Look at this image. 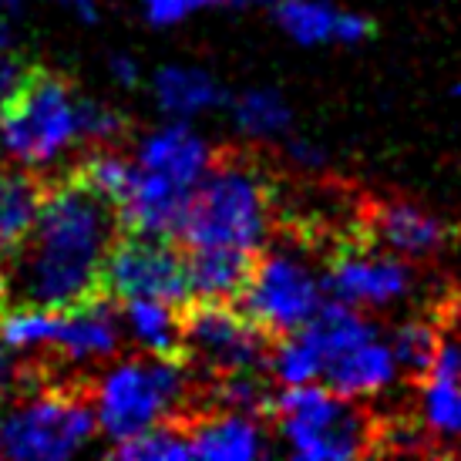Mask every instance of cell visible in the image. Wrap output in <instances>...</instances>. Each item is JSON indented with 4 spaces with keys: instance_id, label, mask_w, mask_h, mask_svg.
<instances>
[{
    "instance_id": "obj_11",
    "label": "cell",
    "mask_w": 461,
    "mask_h": 461,
    "mask_svg": "<svg viewBox=\"0 0 461 461\" xmlns=\"http://www.w3.org/2000/svg\"><path fill=\"white\" fill-rule=\"evenodd\" d=\"M367 230L387 253L401 259H431L455 243V226H448L431 209L411 199H384L371 205Z\"/></svg>"
},
{
    "instance_id": "obj_26",
    "label": "cell",
    "mask_w": 461,
    "mask_h": 461,
    "mask_svg": "<svg viewBox=\"0 0 461 461\" xmlns=\"http://www.w3.org/2000/svg\"><path fill=\"white\" fill-rule=\"evenodd\" d=\"M441 340V323L438 321H404L391 333V354H394L397 371L414 374V377H424L428 374V364L435 357V347Z\"/></svg>"
},
{
    "instance_id": "obj_27",
    "label": "cell",
    "mask_w": 461,
    "mask_h": 461,
    "mask_svg": "<svg viewBox=\"0 0 461 461\" xmlns=\"http://www.w3.org/2000/svg\"><path fill=\"white\" fill-rule=\"evenodd\" d=\"M424 428L435 438L461 441V381H431L421 377Z\"/></svg>"
},
{
    "instance_id": "obj_23",
    "label": "cell",
    "mask_w": 461,
    "mask_h": 461,
    "mask_svg": "<svg viewBox=\"0 0 461 461\" xmlns=\"http://www.w3.org/2000/svg\"><path fill=\"white\" fill-rule=\"evenodd\" d=\"M58 317H61V310L17 303V307L0 317V347H7L14 354L38 350V347L48 350L54 340V330H58Z\"/></svg>"
},
{
    "instance_id": "obj_17",
    "label": "cell",
    "mask_w": 461,
    "mask_h": 461,
    "mask_svg": "<svg viewBox=\"0 0 461 461\" xmlns=\"http://www.w3.org/2000/svg\"><path fill=\"white\" fill-rule=\"evenodd\" d=\"M152 98L166 118L193 122V118L212 112L219 104H226V91L203 68L166 65L152 75Z\"/></svg>"
},
{
    "instance_id": "obj_7",
    "label": "cell",
    "mask_w": 461,
    "mask_h": 461,
    "mask_svg": "<svg viewBox=\"0 0 461 461\" xmlns=\"http://www.w3.org/2000/svg\"><path fill=\"white\" fill-rule=\"evenodd\" d=\"M327 300L323 276L290 249H259L240 296L232 300L267 337H286L321 310Z\"/></svg>"
},
{
    "instance_id": "obj_5",
    "label": "cell",
    "mask_w": 461,
    "mask_h": 461,
    "mask_svg": "<svg viewBox=\"0 0 461 461\" xmlns=\"http://www.w3.org/2000/svg\"><path fill=\"white\" fill-rule=\"evenodd\" d=\"M273 418L276 435L300 461L357 458L371 441L364 411L317 381L280 387L273 394Z\"/></svg>"
},
{
    "instance_id": "obj_16",
    "label": "cell",
    "mask_w": 461,
    "mask_h": 461,
    "mask_svg": "<svg viewBox=\"0 0 461 461\" xmlns=\"http://www.w3.org/2000/svg\"><path fill=\"white\" fill-rule=\"evenodd\" d=\"M397 374L401 371L394 364V354H391L387 340H381V333H377L371 340H364V344L350 347L333 360H327L321 371V384L330 387L333 394L357 401V397L387 391L397 381Z\"/></svg>"
},
{
    "instance_id": "obj_6",
    "label": "cell",
    "mask_w": 461,
    "mask_h": 461,
    "mask_svg": "<svg viewBox=\"0 0 461 461\" xmlns=\"http://www.w3.org/2000/svg\"><path fill=\"white\" fill-rule=\"evenodd\" d=\"M98 431L91 397L77 391H34L0 421V455L14 461H65Z\"/></svg>"
},
{
    "instance_id": "obj_9",
    "label": "cell",
    "mask_w": 461,
    "mask_h": 461,
    "mask_svg": "<svg viewBox=\"0 0 461 461\" xmlns=\"http://www.w3.org/2000/svg\"><path fill=\"white\" fill-rule=\"evenodd\" d=\"M104 294L112 300H162L182 307L189 300L185 249L166 236L118 232L104 259Z\"/></svg>"
},
{
    "instance_id": "obj_21",
    "label": "cell",
    "mask_w": 461,
    "mask_h": 461,
    "mask_svg": "<svg viewBox=\"0 0 461 461\" xmlns=\"http://www.w3.org/2000/svg\"><path fill=\"white\" fill-rule=\"evenodd\" d=\"M226 104L236 129L249 139H286L294 129V108L276 88H249Z\"/></svg>"
},
{
    "instance_id": "obj_10",
    "label": "cell",
    "mask_w": 461,
    "mask_h": 461,
    "mask_svg": "<svg viewBox=\"0 0 461 461\" xmlns=\"http://www.w3.org/2000/svg\"><path fill=\"white\" fill-rule=\"evenodd\" d=\"M414 269L394 253H371L367 246H347L333 253L323 273V290L330 300H340L347 307H391L401 296L411 294Z\"/></svg>"
},
{
    "instance_id": "obj_25",
    "label": "cell",
    "mask_w": 461,
    "mask_h": 461,
    "mask_svg": "<svg viewBox=\"0 0 461 461\" xmlns=\"http://www.w3.org/2000/svg\"><path fill=\"white\" fill-rule=\"evenodd\" d=\"M273 387L259 371H232L219 374L216 384V404L222 411H240L249 418H273Z\"/></svg>"
},
{
    "instance_id": "obj_29",
    "label": "cell",
    "mask_w": 461,
    "mask_h": 461,
    "mask_svg": "<svg viewBox=\"0 0 461 461\" xmlns=\"http://www.w3.org/2000/svg\"><path fill=\"white\" fill-rule=\"evenodd\" d=\"M232 0H141V11L149 17V24L155 27H172L185 21L189 14L205 11V7H226Z\"/></svg>"
},
{
    "instance_id": "obj_32",
    "label": "cell",
    "mask_w": 461,
    "mask_h": 461,
    "mask_svg": "<svg viewBox=\"0 0 461 461\" xmlns=\"http://www.w3.org/2000/svg\"><path fill=\"white\" fill-rule=\"evenodd\" d=\"M108 75H112V81H115L118 88H139V81H141L139 58H131V54H125V51L108 54Z\"/></svg>"
},
{
    "instance_id": "obj_18",
    "label": "cell",
    "mask_w": 461,
    "mask_h": 461,
    "mask_svg": "<svg viewBox=\"0 0 461 461\" xmlns=\"http://www.w3.org/2000/svg\"><path fill=\"white\" fill-rule=\"evenodd\" d=\"M48 182L31 168H0V276L34 226Z\"/></svg>"
},
{
    "instance_id": "obj_31",
    "label": "cell",
    "mask_w": 461,
    "mask_h": 461,
    "mask_svg": "<svg viewBox=\"0 0 461 461\" xmlns=\"http://www.w3.org/2000/svg\"><path fill=\"white\" fill-rule=\"evenodd\" d=\"M283 152H286V158L296 168H303V172H321V168H327V152L310 139H286Z\"/></svg>"
},
{
    "instance_id": "obj_35",
    "label": "cell",
    "mask_w": 461,
    "mask_h": 461,
    "mask_svg": "<svg viewBox=\"0 0 461 461\" xmlns=\"http://www.w3.org/2000/svg\"><path fill=\"white\" fill-rule=\"evenodd\" d=\"M24 11V0H0V17H17V14Z\"/></svg>"
},
{
    "instance_id": "obj_22",
    "label": "cell",
    "mask_w": 461,
    "mask_h": 461,
    "mask_svg": "<svg viewBox=\"0 0 461 461\" xmlns=\"http://www.w3.org/2000/svg\"><path fill=\"white\" fill-rule=\"evenodd\" d=\"M71 176L81 179L91 193H98L104 203H112L118 209V203L125 199L131 179H135V162H131L129 155L115 152L112 145H102V149H95V152L85 155V158L71 168Z\"/></svg>"
},
{
    "instance_id": "obj_3",
    "label": "cell",
    "mask_w": 461,
    "mask_h": 461,
    "mask_svg": "<svg viewBox=\"0 0 461 461\" xmlns=\"http://www.w3.org/2000/svg\"><path fill=\"white\" fill-rule=\"evenodd\" d=\"M189 397V360L141 354L115 364L95 387V418L112 445L168 421Z\"/></svg>"
},
{
    "instance_id": "obj_8",
    "label": "cell",
    "mask_w": 461,
    "mask_h": 461,
    "mask_svg": "<svg viewBox=\"0 0 461 461\" xmlns=\"http://www.w3.org/2000/svg\"><path fill=\"white\" fill-rule=\"evenodd\" d=\"M182 354L212 374L267 371L273 337L259 330L232 300H185L179 307Z\"/></svg>"
},
{
    "instance_id": "obj_12",
    "label": "cell",
    "mask_w": 461,
    "mask_h": 461,
    "mask_svg": "<svg viewBox=\"0 0 461 461\" xmlns=\"http://www.w3.org/2000/svg\"><path fill=\"white\" fill-rule=\"evenodd\" d=\"M212 158H216V149L189 122H168L139 141L131 162H135V168H145V172H155L162 179L195 189V182L212 166Z\"/></svg>"
},
{
    "instance_id": "obj_4",
    "label": "cell",
    "mask_w": 461,
    "mask_h": 461,
    "mask_svg": "<svg viewBox=\"0 0 461 461\" xmlns=\"http://www.w3.org/2000/svg\"><path fill=\"white\" fill-rule=\"evenodd\" d=\"M81 145L77 88L58 71L31 68L21 95L0 115V152L14 166L44 172Z\"/></svg>"
},
{
    "instance_id": "obj_15",
    "label": "cell",
    "mask_w": 461,
    "mask_h": 461,
    "mask_svg": "<svg viewBox=\"0 0 461 461\" xmlns=\"http://www.w3.org/2000/svg\"><path fill=\"white\" fill-rule=\"evenodd\" d=\"M193 458L203 461H257L269 451L259 418L240 411H212L185 428Z\"/></svg>"
},
{
    "instance_id": "obj_37",
    "label": "cell",
    "mask_w": 461,
    "mask_h": 461,
    "mask_svg": "<svg viewBox=\"0 0 461 461\" xmlns=\"http://www.w3.org/2000/svg\"><path fill=\"white\" fill-rule=\"evenodd\" d=\"M455 95H461V85H455Z\"/></svg>"
},
{
    "instance_id": "obj_33",
    "label": "cell",
    "mask_w": 461,
    "mask_h": 461,
    "mask_svg": "<svg viewBox=\"0 0 461 461\" xmlns=\"http://www.w3.org/2000/svg\"><path fill=\"white\" fill-rule=\"evenodd\" d=\"M54 4L65 14H71L75 21H81V24H98V21H102L98 0H54Z\"/></svg>"
},
{
    "instance_id": "obj_1",
    "label": "cell",
    "mask_w": 461,
    "mask_h": 461,
    "mask_svg": "<svg viewBox=\"0 0 461 461\" xmlns=\"http://www.w3.org/2000/svg\"><path fill=\"white\" fill-rule=\"evenodd\" d=\"M118 212L68 172L48 182L38 219L0 276V294L14 303L71 310L104 294V259L118 240Z\"/></svg>"
},
{
    "instance_id": "obj_36",
    "label": "cell",
    "mask_w": 461,
    "mask_h": 461,
    "mask_svg": "<svg viewBox=\"0 0 461 461\" xmlns=\"http://www.w3.org/2000/svg\"><path fill=\"white\" fill-rule=\"evenodd\" d=\"M276 4H283V0H232V7H276Z\"/></svg>"
},
{
    "instance_id": "obj_34",
    "label": "cell",
    "mask_w": 461,
    "mask_h": 461,
    "mask_svg": "<svg viewBox=\"0 0 461 461\" xmlns=\"http://www.w3.org/2000/svg\"><path fill=\"white\" fill-rule=\"evenodd\" d=\"M445 321H448V327H458V330H461V290H455V294L448 296V307H445Z\"/></svg>"
},
{
    "instance_id": "obj_30",
    "label": "cell",
    "mask_w": 461,
    "mask_h": 461,
    "mask_svg": "<svg viewBox=\"0 0 461 461\" xmlns=\"http://www.w3.org/2000/svg\"><path fill=\"white\" fill-rule=\"evenodd\" d=\"M27 75H31V65H27L21 54H14L11 48H0V115L7 112V104L21 95Z\"/></svg>"
},
{
    "instance_id": "obj_13",
    "label": "cell",
    "mask_w": 461,
    "mask_h": 461,
    "mask_svg": "<svg viewBox=\"0 0 461 461\" xmlns=\"http://www.w3.org/2000/svg\"><path fill=\"white\" fill-rule=\"evenodd\" d=\"M122 317L112 307V296H95L71 310H61L58 330L48 350H58L65 360H108L122 347Z\"/></svg>"
},
{
    "instance_id": "obj_24",
    "label": "cell",
    "mask_w": 461,
    "mask_h": 461,
    "mask_svg": "<svg viewBox=\"0 0 461 461\" xmlns=\"http://www.w3.org/2000/svg\"><path fill=\"white\" fill-rule=\"evenodd\" d=\"M112 455L122 461H182L193 458V445L179 424L162 421L112 445Z\"/></svg>"
},
{
    "instance_id": "obj_20",
    "label": "cell",
    "mask_w": 461,
    "mask_h": 461,
    "mask_svg": "<svg viewBox=\"0 0 461 461\" xmlns=\"http://www.w3.org/2000/svg\"><path fill=\"white\" fill-rule=\"evenodd\" d=\"M122 330L131 340L155 357H185L182 354V330H179V307L162 300H122Z\"/></svg>"
},
{
    "instance_id": "obj_2",
    "label": "cell",
    "mask_w": 461,
    "mask_h": 461,
    "mask_svg": "<svg viewBox=\"0 0 461 461\" xmlns=\"http://www.w3.org/2000/svg\"><path fill=\"white\" fill-rule=\"evenodd\" d=\"M273 230V193L267 176L240 155L212 158L195 182L176 243L185 249L259 253Z\"/></svg>"
},
{
    "instance_id": "obj_38",
    "label": "cell",
    "mask_w": 461,
    "mask_h": 461,
    "mask_svg": "<svg viewBox=\"0 0 461 461\" xmlns=\"http://www.w3.org/2000/svg\"><path fill=\"white\" fill-rule=\"evenodd\" d=\"M0 421H4V411H0Z\"/></svg>"
},
{
    "instance_id": "obj_28",
    "label": "cell",
    "mask_w": 461,
    "mask_h": 461,
    "mask_svg": "<svg viewBox=\"0 0 461 461\" xmlns=\"http://www.w3.org/2000/svg\"><path fill=\"white\" fill-rule=\"evenodd\" d=\"M77 131L88 145H115L129 135V118L98 98L77 95Z\"/></svg>"
},
{
    "instance_id": "obj_19",
    "label": "cell",
    "mask_w": 461,
    "mask_h": 461,
    "mask_svg": "<svg viewBox=\"0 0 461 461\" xmlns=\"http://www.w3.org/2000/svg\"><path fill=\"white\" fill-rule=\"evenodd\" d=\"M257 257L240 249H185L189 300H236Z\"/></svg>"
},
{
    "instance_id": "obj_14",
    "label": "cell",
    "mask_w": 461,
    "mask_h": 461,
    "mask_svg": "<svg viewBox=\"0 0 461 461\" xmlns=\"http://www.w3.org/2000/svg\"><path fill=\"white\" fill-rule=\"evenodd\" d=\"M276 24L290 41L303 48L317 44H360L374 34L371 17L340 11L327 0H283L273 7Z\"/></svg>"
}]
</instances>
